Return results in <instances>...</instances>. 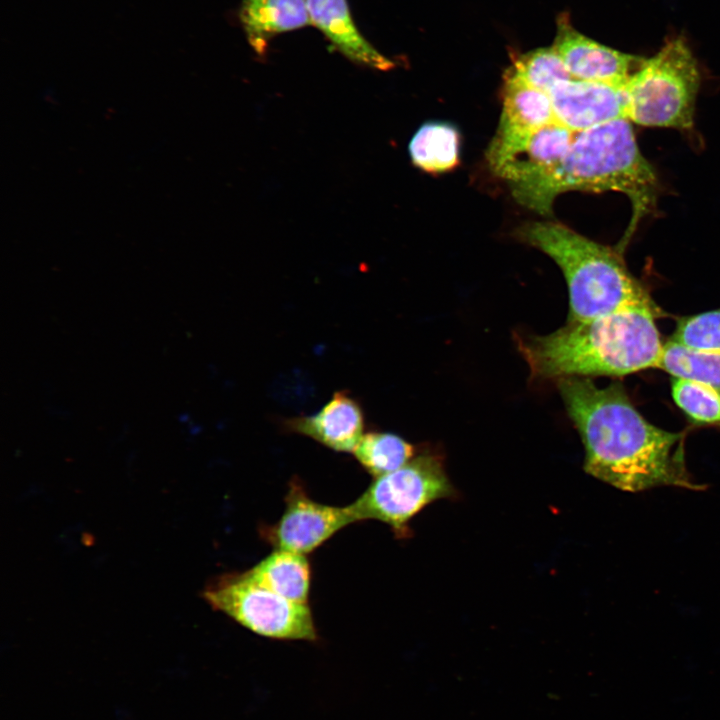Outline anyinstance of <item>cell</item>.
Here are the masks:
<instances>
[{"label":"cell","mask_w":720,"mask_h":720,"mask_svg":"<svg viewBox=\"0 0 720 720\" xmlns=\"http://www.w3.org/2000/svg\"><path fill=\"white\" fill-rule=\"evenodd\" d=\"M556 383L583 442L586 473L628 492L660 486L703 489L686 468L683 434L648 422L620 383L600 388L588 377Z\"/></svg>","instance_id":"6da1fadb"},{"label":"cell","mask_w":720,"mask_h":720,"mask_svg":"<svg viewBox=\"0 0 720 720\" xmlns=\"http://www.w3.org/2000/svg\"><path fill=\"white\" fill-rule=\"evenodd\" d=\"M657 306H630L588 321H567L544 336L516 335L518 351L536 380L625 376L659 368L664 344Z\"/></svg>","instance_id":"7a4b0ae2"},{"label":"cell","mask_w":720,"mask_h":720,"mask_svg":"<svg viewBox=\"0 0 720 720\" xmlns=\"http://www.w3.org/2000/svg\"><path fill=\"white\" fill-rule=\"evenodd\" d=\"M511 190L521 204L541 214H550L556 196L566 191L624 193L632 216L617 248L622 252L639 222L654 209L659 183L639 150L631 122L619 119L575 133L557 166Z\"/></svg>","instance_id":"3957f363"},{"label":"cell","mask_w":720,"mask_h":720,"mask_svg":"<svg viewBox=\"0 0 720 720\" xmlns=\"http://www.w3.org/2000/svg\"><path fill=\"white\" fill-rule=\"evenodd\" d=\"M517 235L550 256L562 270L569 290L567 321H588L630 306H656L617 248L556 222H529Z\"/></svg>","instance_id":"277c9868"},{"label":"cell","mask_w":720,"mask_h":720,"mask_svg":"<svg viewBox=\"0 0 720 720\" xmlns=\"http://www.w3.org/2000/svg\"><path fill=\"white\" fill-rule=\"evenodd\" d=\"M699 83L697 62L685 40H670L644 58L626 81V119L642 126L691 129Z\"/></svg>","instance_id":"5b68a950"},{"label":"cell","mask_w":720,"mask_h":720,"mask_svg":"<svg viewBox=\"0 0 720 720\" xmlns=\"http://www.w3.org/2000/svg\"><path fill=\"white\" fill-rule=\"evenodd\" d=\"M203 598L249 631L274 640L315 642L318 634L308 604L288 600L255 582L246 571L207 585Z\"/></svg>","instance_id":"8992f818"},{"label":"cell","mask_w":720,"mask_h":720,"mask_svg":"<svg viewBox=\"0 0 720 720\" xmlns=\"http://www.w3.org/2000/svg\"><path fill=\"white\" fill-rule=\"evenodd\" d=\"M452 493L440 457L423 453L401 468L375 478L349 507L356 522L380 521L402 539L409 536V522L416 514Z\"/></svg>","instance_id":"52a82bcc"},{"label":"cell","mask_w":720,"mask_h":720,"mask_svg":"<svg viewBox=\"0 0 720 720\" xmlns=\"http://www.w3.org/2000/svg\"><path fill=\"white\" fill-rule=\"evenodd\" d=\"M354 522L349 505L338 507L317 502L299 480H292L283 514L275 524L263 527L261 536L274 549L307 555Z\"/></svg>","instance_id":"ba28073f"},{"label":"cell","mask_w":720,"mask_h":720,"mask_svg":"<svg viewBox=\"0 0 720 720\" xmlns=\"http://www.w3.org/2000/svg\"><path fill=\"white\" fill-rule=\"evenodd\" d=\"M574 135L557 122L524 135H495L487 153L489 166L510 187L527 183L562 161Z\"/></svg>","instance_id":"9c48e42d"},{"label":"cell","mask_w":720,"mask_h":720,"mask_svg":"<svg viewBox=\"0 0 720 720\" xmlns=\"http://www.w3.org/2000/svg\"><path fill=\"white\" fill-rule=\"evenodd\" d=\"M624 85L575 79L558 84L549 93L555 122L578 133L626 119Z\"/></svg>","instance_id":"30bf717a"},{"label":"cell","mask_w":720,"mask_h":720,"mask_svg":"<svg viewBox=\"0 0 720 720\" xmlns=\"http://www.w3.org/2000/svg\"><path fill=\"white\" fill-rule=\"evenodd\" d=\"M553 48L575 80L624 85L644 58L602 45L559 24Z\"/></svg>","instance_id":"8fae6325"},{"label":"cell","mask_w":720,"mask_h":720,"mask_svg":"<svg viewBox=\"0 0 720 720\" xmlns=\"http://www.w3.org/2000/svg\"><path fill=\"white\" fill-rule=\"evenodd\" d=\"M286 426L334 451L353 452L363 437L364 416L359 403L339 391L317 413L292 418Z\"/></svg>","instance_id":"7c38bea8"},{"label":"cell","mask_w":720,"mask_h":720,"mask_svg":"<svg viewBox=\"0 0 720 720\" xmlns=\"http://www.w3.org/2000/svg\"><path fill=\"white\" fill-rule=\"evenodd\" d=\"M307 6L311 24L344 57L372 69L389 70L393 67V62L358 29L347 0H307Z\"/></svg>","instance_id":"4fadbf2b"},{"label":"cell","mask_w":720,"mask_h":720,"mask_svg":"<svg viewBox=\"0 0 720 720\" xmlns=\"http://www.w3.org/2000/svg\"><path fill=\"white\" fill-rule=\"evenodd\" d=\"M238 18L251 48L262 56L279 34L311 24L307 0H242Z\"/></svg>","instance_id":"5bb4252c"},{"label":"cell","mask_w":720,"mask_h":720,"mask_svg":"<svg viewBox=\"0 0 720 720\" xmlns=\"http://www.w3.org/2000/svg\"><path fill=\"white\" fill-rule=\"evenodd\" d=\"M555 122L550 95L540 91L511 71L503 87V109L498 136H519Z\"/></svg>","instance_id":"9a60e30c"},{"label":"cell","mask_w":720,"mask_h":720,"mask_svg":"<svg viewBox=\"0 0 720 720\" xmlns=\"http://www.w3.org/2000/svg\"><path fill=\"white\" fill-rule=\"evenodd\" d=\"M246 572L255 582L276 594L308 604L312 572L306 555L274 549Z\"/></svg>","instance_id":"2e32d148"},{"label":"cell","mask_w":720,"mask_h":720,"mask_svg":"<svg viewBox=\"0 0 720 720\" xmlns=\"http://www.w3.org/2000/svg\"><path fill=\"white\" fill-rule=\"evenodd\" d=\"M459 144V133L454 126L443 122H427L412 137L409 153L418 168L440 173L458 164Z\"/></svg>","instance_id":"e0dca14e"},{"label":"cell","mask_w":720,"mask_h":720,"mask_svg":"<svg viewBox=\"0 0 720 720\" xmlns=\"http://www.w3.org/2000/svg\"><path fill=\"white\" fill-rule=\"evenodd\" d=\"M360 465L374 478L391 473L410 461L415 454L412 444L388 432H370L353 451Z\"/></svg>","instance_id":"ac0fdd59"},{"label":"cell","mask_w":720,"mask_h":720,"mask_svg":"<svg viewBox=\"0 0 720 720\" xmlns=\"http://www.w3.org/2000/svg\"><path fill=\"white\" fill-rule=\"evenodd\" d=\"M659 368L673 377L705 383L720 393V353L692 350L669 340Z\"/></svg>","instance_id":"d6986e66"},{"label":"cell","mask_w":720,"mask_h":720,"mask_svg":"<svg viewBox=\"0 0 720 720\" xmlns=\"http://www.w3.org/2000/svg\"><path fill=\"white\" fill-rule=\"evenodd\" d=\"M511 72L530 86L550 93L558 84L572 80L562 58L552 48H540L521 55Z\"/></svg>","instance_id":"ffe728a7"},{"label":"cell","mask_w":720,"mask_h":720,"mask_svg":"<svg viewBox=\"0 0 720 720\" xmlns=\"http://www.w3.org/2000/svg\"><path fill=\"white\" fill-rule=\"evenodd\" d=\"M672 396L678 407L699 423H720V393L711 386L683 377H672Z\"/></svg>","instance_id":"44dd1931"},{"label":"cell","mask_w":720,"mask_h":720,"mask_svg":"<svg viewBox=\"0 0 720 720\" xmlns=\"http://www.w3.org/2000/svg\"><path fill=\"white\" fill-rule=\"evenodd\" d=\"M670 341L692 350L720 353V308L679 319Z\"/></svg>","instance_id":"7402d4cb"}]
</instances>
